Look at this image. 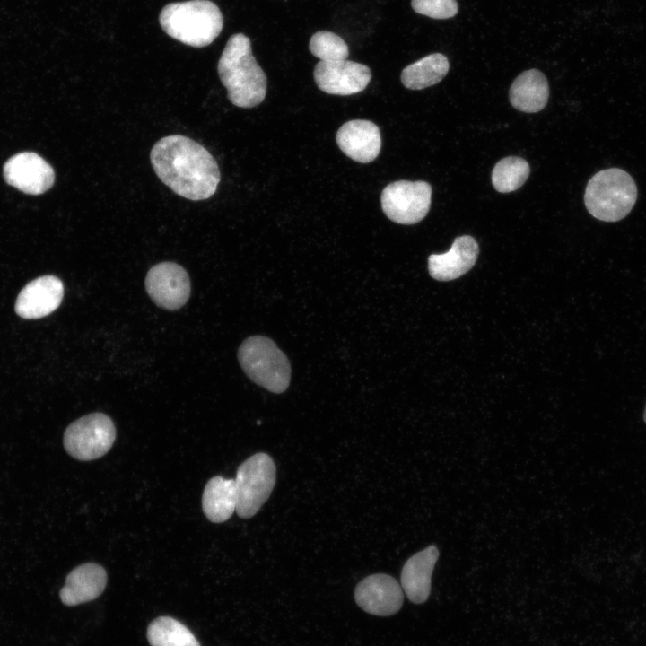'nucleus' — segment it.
<instances>
[{"label": "nucleus", "instance_id": "12", "mask_svg": "<svg viewBox=\"0 0 646 646\" xmlns=\"http://www.w3.org/2000/svg\"><path fill=\"white\" fill-rule=\"evenodd\" d=\"M355 601L367 613L388 616L397 613L403 605V592L399 583L384 573L372 574L358 583Z\"/></svg>", "mask_w": 646, "mask_h": 646}, {"label": "nucleus", "instance_id": "7", "mask_svg": "<svg viewBox=\"0 0 646 646\" xmlns=\"http://www.w3.org/2000/svg\"><path fill=\"white\" fill-rule=\"evenodd\" d=\"M115 439L116 428L110 417L102 413H92L68 425L63 441L70 456L90 461L104 456Z\"/></svg>", "mask_w": 646, "mask_h": 646}, {"label": "nucleus", "instance_id": "11", "mask_svg": "<svg viewBox=\"0 0 646 646\" xmlns=\"http://www.w3.org/2000/svg\"><path fill=\"white\" fill-rule=\"evenodd\" d=\"M5 181L31 195H39L54 184L53 168L39 154L23 152L11 157L4 166Z\"/></svg>", "mask_w": 646, "mask_h": 646}, {"label": "nucleus", "instance_id": "6", "mask_svg": "<svg viewBox=\"0 0 646 646\" xmlns=\"http://www.w3.org/2000/svg\"><path fill=\"white\" fill-rule=\"evenodd\" d=\"M276 469L272 458L263 452L254 454L240 464L235 484L239 517H253L270 496L275 483Z\"/></svg>", "mask_w": 646, "mask_h": 646}, {"label": "nucleus", "instance_id": "15", "mask_svg": "<svg viewBox=\"0 0 646 646\" xmlns=\"http://www.w3.org/2000/svg\"><path fill=\"white\" fill-rule=\"evenodd\" d=\"M478 253V244L473 237H457L449 251L429 257V273L432 278L440 281L456 279L473 267Z\"/></svg>", "mask_w": 646, "mask_h": 646}, {"label": "nucleus", "instance_id": "8", "mask_svg": "<svg viewBox=\"0 0 646 646\" xmlns=\"http://www.w3.org/2000/svg\"><path fill=\"white\" fill-rule=\"evenodd\" d=\"M432 188L425 181L398 180L386 186L380 202L386 216L400 224H415L429 212Z\"/></svg>", "mask_w": 646, "mask_h": 646}, {"label": "nucleus", "instance_id": "1", "mask_svg": "<svg viewBox=\"0 0 646 646\" xmlns=\"http://www.w3.org/2000/svg\"><path fill=\"white\" fill-rule=\"evenodd\" d=\"M150 159L160 179L180 196L205 200L217 189L221 174L215 159L191 138L162 137L153 146Z\"/></svg>", "mask_w": 646, "mask_h": 646}, {"label": "nucleus", "instance_id": "13", "mask_svg": "<svg viewBox=\"0 0 646 646\" xmlns=\"http://www.w3.org/2000/svg\"><path fill=\"white\" fill-rule=\"evenodd\" d=\"M64 296L62 281L54 275H44L27 284L20 292L15 311L23 319H39L52 313Z\"/></svg>", "mask_w": 646, "mask_h": 646}, {"label": "nucleus", "instance_id": "2", "mask_svg": "<svg viewBox=\"0 0 646 646\" xmlns=\"http://www.w3.org/2000/svg\"><path fill=\"white\" fill-rule=\"evenodd\" d=\"M217 71L228 100L240 108L259 105L266 93V76L252 55L250 39L242 33L228 39Z\"/></svg>", "mask_w": 646, "mask_h": 646}, {"label": "nucleus", "instance_id": "3", "mask_svg": "<svg viewBox=\"0 0 646 646\" xmlns=\"http://www.w3.org/2000/svg\"><path fill=\"white\" fill-rule=\"evenodd\" d=\"M159 22L170 37L194 48L210 45L223 26L219 7L209 0L169 4L161 11Z\"/></svg>", "mask_w": 646, "mask_h": 646}, {"label": "nucleus", "instance_id": "9", "mask_svg": "<svg viewBox=\"0 0 646 646\" xmlns=\"http://www.w3.org/2000/svg\"><path fill=\"white\" fill-rule=\"evenodd\" d=\"M145 289L157 306L175 310L188 301L190 295V280L181 266L173 262H162L148 271Z\"/></svg>", "mask_w": 646, "mask_h": 646}, {"label": "nucleus", "instance_id": "21", "mask_svg": "<svg viewBox=\"0 0 646 646\" xmlns=\"http://www.w3.org/2000/svg\"><path fill=\"white\" fill-rule=\"evenodd\" d=\"M151 646H200L191 631L170 616L155 618L147 628Z\"/></svg>", "mask_w": 646, "mask_h": 646}, {"label": "nucleus", "instance_id": "10", "mask_svg": "<svg viewBox=\"0 0 646 646\" xmlns=\"http://www.w3.org/2000/svg\"><path fill=\"white\" fill-rule=\"evenodd\" d=\"M314 80L326 93L351 95L363 91L371 78V69L350 60L319 61L314 67Z\"/></svg>", "mask_w": 646, "mask_h": 646}, {"label": "nucleus", "instance_id": "14", "mask_svg": "<svg viewBox=\"0 0 646 646\" xmlns=\"http://www.w3.org/2000/svg\"><path fill=\"white\" fill-rule=\"evenodd\" d=\"M336 140L346 156L361 163L374 161L381 148L380 128L369 120L345 122L337 130Z\"/></svg>", "mask_w": 646, "mask_h": 646}, {"label": "nucleus", "instance_id": "18", "mask_svg": "<svg viewBox=\"0 0 646 646\" xmlns=\"http://www.w3.org/2000/svg\"><path fill=\"white\" fill-rule=\"evenodd\" d=\"M509 98L512 107L519 111L536 113L542 110L549 98L546 77L537 69L522 72L513 81Z\"/></svg>", "mask_w": 646, "mask_h": 646}, {"label": "nucleus", "instance_id": "20", "mask_svg": "<svg viewBox=\"0 0 646 646\" xmlns=\"http://www.w3.org/2000/svg\"><path fill=\"white\" fill-rule=\"evenodd\" d=\"M450 63L441 53L430 54L402 70L401 82L410 90H421L441 82L448 74Z\"/></svg>", "mask_w": 646, "mask_h": 646}, {"label": "nucleus", "instance_id": "24", "mask_svg": "<svg viewBox=\"0 0 646 646\" xmlns=\"http://www.w3.org/2000/svg\"><path fill=\"white\" fill-rule=\"evenodd\" d=\"M411 6L415 13L437 20L454 17L458 11L456 0H411Z\"/></svg>", "mask_w": 646, "mask_h": 646}, {"label": "nucleus", "instance_id": "17", "mask_svg": "<svg viewBox=\"0 0 646 646\" xmlns=\"http://www.w3.org/2000/svg\"><path fill=\"white\" fill-rule=\"evenodd\" d=\"M439 557L436 546H430L411 556L401 572V586L414 603H423L431 591V579Z\"/></svg>", "mask_w": 646, "mask_h": 646}, {"label": "nucleus", "instance_id": "23", "mask_svg": "<svg viewBox=\"0 0 646 646\" xmlns=\"http://www.w3.org/2000/svg\"><path fill=\"white\" fill-rule=\"evenodd\" d=\"M313 56L324 62L345 60L349 55L346 43L338 35L327 31L314 33L309 43Z\"/></svg>", "mask_w": 646, "mask_h": 646}, {"label": "nucleus", "instance_id": "19", "mask_svg": "<svg viewBox=\"0 0 646 646\" xmlns=\"http://www.w3.org/2000/svg\"><path fill=\"white\" fill-rule=\"evenodd\" d=\"M237 502L234 479L216 476L208 480L202 495V509L211 522L221 523L229 519L236 511Z\"/></svg>", "mask_w": 646, "mask_h": 646}, {"label": "nucleus", "instance_id": "5", "mask_svg": "<svg viewBox=\"0 0 646 646\" xmlns=\"http://www.w3.org/2000/svg\"><path fill=\"white\" fill-rule=\"evenodd\" d=\"M239 362L256 384L273 393H283L289 386L291 366L275 343L263 336H253L242 342Z\"/></svg>", "mask_w": 646, "mask_h": 646}, {"label": "nucleus", "instance_id": "4", "mask_svg": "<svg viewBox=\"0 0 646 646\" xmlns=\"http://www.w3.org/2000/svg\"><path fill=\"white\" fill-rule=\"evenodd\" d=\"M637 199L633 179L624 170L609 168L597 172L588 182L584 203L589 213L603 222L624 218Z\"/></svg>", "mask_w": 646, "mask_h": 646}, {"label": "nucleus", "instance_id": "22", "mask_svg": "<svg viewBox=\"0 0 646 646\" xmlns=\"http://www.w3.org/2000/svg\"><path fill=\"white\" fill-rule=\"evenodd\" d=\"M529 172V164L523 158L505 157L493 167L492 183L496 191L510 193L517 190L526 182Z\"/></svg>", "mask_w": 646, "mask_h": 646}, {"label": "nucleus", "instance_id": "16", "mask_svg": "<svg viewBox=\"0 0 646 646\" xmlns=\"http://www.w3.org/2000/svg\"><path fill=\"white\" fill-rule=\"evenodd\" d=\"M107 584V572L100 564L86 563L72 570L59 592L65 606L73 607L97 598Z\"/></svg>", "mask_w": 646, "mask_h": 646}, {"label": "nucleus", "instance_id": "25", "mask_svg": "<svg viewBox=\"0 0 646 646\" xmlns=\"http://www.w3.org/2000/svg\"><path fill=\"white\" fill-rule=\"evenodd\" d=\"M643 419H644V421H645V423H646V407H645V410H644Z\"/></svg>", "mask_w": 646, "mask_h": 646}]
</instances>
